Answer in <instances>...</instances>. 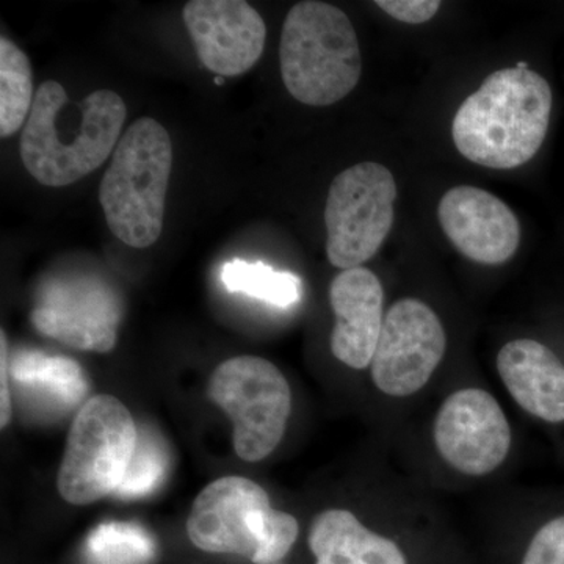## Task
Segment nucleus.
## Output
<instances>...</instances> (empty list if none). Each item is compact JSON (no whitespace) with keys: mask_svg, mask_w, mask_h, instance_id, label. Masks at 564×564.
<instances>
[{"mask_svg":"<svg viewBox=\"0 0 564 564\" xmlns=\"http://www.w3.org/2000/svg\"><path fill=\"white\" fill-rule=\"evenodd\" d=\"M154 556V538L132 522H104L85 543L88 564H148Z\"/></svg>","mask_w":564,"mask_h":564,"instance_id":"20","label":"nucleus"},{"mask_svg":"<svg viewBox=\"0 0 564 564\" xmlns=\"http://www.w3.org/2000/svg\"><path fill=\"white\" fill-rule=\"evenodd\" d=\"M437 218L456 250L484 265L510 261L521 243V225L514 212L481 188H451L441 198Z\"/></svg>","mask_w":564,"mask_h":564,"instance_id":"13","label":"nucleus"},{"mask_svg":"<svg viewBox=\"0 0 564 564\" xmlns=\"http://www.w3.org/2000/svg\"><path fill=\"white\" fill-rule=\"evenodd\" d=\"M519 564H564V516L538 529Z\"/></svg>","mask_w":564,"mask_h":564,"instance_id":"22","label":"nucleus"},{"mask_svg":"<svg viewBox=\"0 0 564 564\" xmlns=\"http://www.w3.org/2000/svg\"><path fill=\"white\" fill-rule=\"evenodd\" d=\"M497 372L516 403L544 422H564V366L551 348L533 339L505 344Z\"/></svg>","mask_w":564,"mask_h":564,"instance_id":"15","label":"nucleus"},{"mask_svg":"<svg viewBox=\"0 0 564 564\" xmlns=\"http://www.w3.org/2000/svg\"><path fill=\"white\" fill-rule=\"evenodd\" d=\"M281 76L296 101L326 107L350 95L361 77L358 35L347 14L325 2L296 3L285 17Z\"/></svg>","mask_w":564,"mask_h":564,"instance_id":"3","label":"nucleus"},{"mask_svg":"<svg viewBox=\"0 0 564 564\" xmlns=\"http://www.w3.org/2000/svg\"><path fill=\"white\" fill-rule=\"evenodd\" d=\"M551 111V85L527 63L496 70L456 111V150L486 169H518L543 147Z\"/></svg>","mask_w":564,"mask_h":564,"instance_id":"2","label":"nucleus"},{"mask_svg":"<svg viewBox=\"0 0 564 564\" xmlns=\"http://www.w3.org/2000/svg\"><path fill=\"white\" fill-rule=\"evenodd\" d=\"M395 199L397 182L380 163H358L334 177L325 207L332 265L344 272L377 254L391 232Z\"/></svg>","mask_w":564,"mask_h":564,"instance_id":"8","label":"nucleus"},{"mask_svg":"<svg viewBox=\"0 0 564 564\" xmlns=\"http://www.w3.org/2000/svg\"><path fill=\"white\" fill-rule=\"evenodd\" d=\"M169 469V455L158 437L150 433H139L135 454L126 470L115 496L121 499H139L158 489Z\"/></svg>","mask_w":564,"mask_h":564,"instance_id":"21","label":"nucleus"},{"mask_svg":"<svg viewBox=\"0 0 564 564\" xmlns=\"http://www.w3.org/2000/svg\"><path fill=\"white\" fill-rule=\"evenodd\" d=\"M187 533L204 552L278 564L299 540L300 525L292 514L274 510L262 486L243 477H223L196 497Z\"/></svg>","mask_w":564,"mask_h":564,"instance_id":"5","label":"nucleus"},{"mask_svg":"<svg viewBox=\"0 0 564 564\" xmlns=\"http://www.w3.org/2000/svg\"><path fill=\"white\" fill-rule=\"evenodd\" d=\"M223 285L272 306L291 307L300 302L302 281L296 274L278 272L262 262L231 261L221 269Z\"/></svg>","mask_w":564,"mask_h":564,"instance_id":"19","label":"nucleus"},{"mask_svg":"<svg viewBox=\"0 0 564 564\" xmlns=\"http://www.w3.org/2000/svg\"><path fill=\"white\" fill-rule=\"evenodd\" d=\"M334 328V358L355 370L372 364L384 323V291L372 270L356 267L344 270L329 285Z\"/></svg>","mask_w":564,"mask_h":564,"instance_id":"14","label":"nucleus"},{"mask_svg":"<svg viewBox=\"0 0 564 564\" xmlns=\"http://www.w3.org/2000/svg\"><path fill=\"white\" fill-rule=\"evenodd\" d=\"M0 339H2V347H0V350H2V356H0V380H2V393H0V425H2V429H6L11 421V413H13V410H11V397L9 389L10 364L9 345H7L6 333L2 332Z\"/></svg>","mask_w":564,"mask_h":564,"instance_id":"24","label":"nucleus"},{"mask_svg":"<svg viewBox=\"0 0 564 564\" xmlns=\"http://www.w3.org/2000/svg\"><path fill=\"white\" fill-rule=\"evenodd\" d=\"M139 443L128 408L113 395L82 404L70 425L57 488L66 502L88 505L117 491Z\"/></svg>","mask_w":564,"mask_h":564,"instance_id":"6","label":"nucleus"},{"mask_svg":"<svg viewBox=\"0 0 564 564\" xmlns=\"http://www.w3.org/2000/svg\"><path fill=\"white\" fill-rule=\"evenodd\" d=\"M32 323L36 332L85 351L107 352L117 344L121 302L95 276H65L41 289Z\"/></svg>","mask_w":564,"mask_h":564,"instance_id":"11","label":"nucleus"},{"mask_svg":"<svg viewBox=\"0 0 564 564\" xmlns=\"http://www.w3.org/2000/svg\"><path fill=\"white\" fill-rule=\"evenodd\" d=\"M375 6L380 7L389 17L406 24H422L432 20L440 11L441 2L437 0H378Z\"/></svg>","mask_w":564,"mask_h":564,"instance_id":"23","label":"nucleus"},{"mask_svg":"<svg viewBox=\"0 0 564 564\" xmlns=\"http://www.w3.org/2000/svg\"><path fill=\"white\" fill-rule=\"evenodd\" d=\"M437 454L456 473L485 477L496 473L511 448V426L491 392L458 389L447 397L433 425Z\"/></svg>","mask_w":564,"mask_h":564,"instance_id":"10","label":"nucleus"},{"mask_svg":"<svg viewBox=\"0 0 564 564\" xmlns=\"http://www.w3.org/2000/svg\"><path fill=\"white\" fill-rule=\"evenodd\" d=\"M209 399L234 423V447L245 462H261L280 445L292 411L291 386L274 364L237 356L220 364Z\"/></svg>","mask_w":564,"mask_h":564,"instance_id":"7","label":"nucleus"},{"mask_svg":"<svg viewBox=\"0 0 564 564\" xmlns=\"http://www.w3.org/2000/svg\"><path fill=\"white\" fill-rule=\"evenodd\" d=\"M447 350L443 322L417 299L393 303L384 315L370 373L378 391L411 397L432 380Z\"/></svg>","mask_w":564,"mask_h":564,"instance_id":"9","label":"nucleus"},{"mask_svg":"<svg viewBox=\"0 0 564 564\" xmlns=\"http://www.w3.org/2000/svg\"><path fill=\"white\" fill-rule=\"evenodd\" d=\"M9 370L18 388L61 408L76 406L88 392L84 370L65 356L22 350L17 352Z\"/></svg>","mask_w":564,"mask_h":564,"instance_id":"17","label":"nucleus"},{"mask_svg":"<svg viewBox=\"0 0 564 564\" xmlns=\"http://www.w3.org/2000/svg\"><path fill=\"white\" fill-rule=\"evenodd\" d=\"M199 61L218 76L250 70L265 47L267 28L243 0H191L182 11Z\"/></svg>","mask_w":564,"mask_h":564,"instance_id":"12","label":"nucleus"},{"mask_svg":"<svg viewBox=\"0 0 564 564\" xmlns=\"http://www.w3.org/2000/svg\"><path fill=\"white\" fill-rule=\"evenodd\" d=\"M314 564H410L402 545L364 525L348 510L323 511L307 534Z\"/></svg>","mask_w":564,"mask_h":564,"instance_id":"16","label":"nucleus"},{"mask_svg":"<svg viewBox=\"0 0 564 564\" xmlns=\"http://www.w3.org/2000/svg\"><path fill=\"white\" fill-rule=\"evenodd\" d=\"M126 104L118 93L98 90L69 101L58 82L40 85L21 135V161L40 184L66 187L98 170L117 150Z\"/></svg>","mask_w":564,"mask_h":564,"instance_id":"1","label":"nucleus"},{"mask_svg":"<svg viewBox=\"0 0 564 564\" xmlns=\"http://www.w3.org/2000/svg\"><path fill=\"white\" fill-rule=\"evenodd\" d=\"M173 147L161 122L140 118L121 137L104 174L99 202L110 231L132 248L158 242L165 218Z\"/></svg>","mask_w":564,"mask_h":564,"instance_id":"4","label":"nucleus"},{"mask_svg":"<svg viewBox=\"0 0 564 564\" xmlns=\"http://www.w3.org/2000/svg\"><path fill=\"white\" fill-rule=\"evenodd\" d=\"M33 74L31 62L9 39H0V135H13L31 115Z\"/></svg>","mask_w":564,"mask_h":564,"instance_id":"18","label":"nucleus"}]
</instances>
